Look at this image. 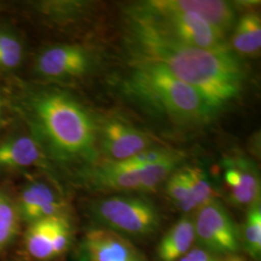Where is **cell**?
<instances>
[{
	"label": "cell",
	"mask_w": 261,
	"mask_h": 261,
	"mask_svg": "<svg viewBox=\"0 0 261 261\" xmlns=\"http://www.w3.org/2000/svg\"><path fill=\"white\" fill-rule=\"evenodd\" d=\"M84 181L94 189L118 192H140L139 168H129L118 162L106 161L84 170Z\"/></svg>",
	"instance_id": "cell-12"
},
{
	"label": "cell",
	"mask_w": 261,
	"mask_h": 261,
	"mask_svg": "<svg viewBox=\"0 0 261 261\" xmlns=\"http://www.w3.org/2000/svg\"><path fill=\"white\" fill-rule=\"evenodd\" d=\"M228 261H242L240 258H238V257H233V258H231V259H229Z\"/></svg>",
	"instance_id": "cell-28"
},
{
	"label": "cell",
	"mask_w": 261,
	"mask_h": 261,
	"mask_svg": "<svg viewBox=\"0 0 261 261\" xmlns=\"http://www.w3.org/2000/svg\"><path fill=\"white\" fill-rule=\"evenodd\" d=\"M196 241L195 223L185 216L174 224L159 243L157 253L161 261H178Z\"/></svg>",
	"instance_id": "cell-15"
},
{
	"label": "cell",
	"mask_w": 261,
	"mask_h": 261,
	"mask_svg": "<svg viewBox=\"0 0 261 261\" xmlns=\"http://www.w3.org/2000/svg\"><path fill=\"white\" fill-rule=\"evenodd\" d=\"M243 244L247 252L254 259H258L261 253L260 203L249 207L243 227Z\"/></svg>",
	"instance_id": "cell-22"
},
{
	"label": "cell",
	"mask_w": 261,
	"mask_h": 261,
	"mask_svg": "<svg viewBox=\"0 0 261 261\" xmlns=\"http://www.w3.org/2000/svg\"><path fill=\"white\" fill-rule=\"evenodd\" d=\"M183 159L180 152L161 162L144 166L139 168L140 179V193H150L157 189L165 180H167L176 169Z\"/></svg>",
	"instance_id": "cell-18"
},
{
	"label": "cell",
	"mask_w": 261,
	"mask_h": 261,
	"mask_svg": "<svg viewBox=\"0 0 261 261\" xmlns=\"http://www.w3.org/2000/svg\"><path fill=\"white\" fill-rule=\"evenodd\" d=\"M92 56L84 47L56 45L41 51L35 60V72L48 80L75 79L86 75L92 67Z\"/></svg>",
	"instance_id": "cell-7"
},
{
	"label": "cell",
	"mask_w": 261,
	"mask_h": 261,
	"mask_svg": "<svg viewBox=\"0 0 261 261\" xmlns=\"http://www.w3.org/2000/svg\"><path fill=\"white\" fill-rule=\"evenodd\" d=\"M224 178L229 189V199L236 206L259 203L260 180L256 167L248 159H226Z\"/></svg>",
	"instance_id": "cell-8"
},
{
	"label": "cell",
	"mask_w": 261,
	"mask_h": 261,
	"mask_svg": "<svg viewBox=\"0 0 261 261\" xmlns=\"http://www.w3.org/2000/svg\"><path fill=\"white\" fill-rule=\"evenodd\" d=\"M127 86L140 101L180 121L203 123L218 112L196 88L155 62L138 60Z\"/></svg>",
	"instance_id": "cell-3"
},
{
	"label": "cell",
	"mask_w": 261,
	"mask_h": 261,
	"mask_svg": "<svg viewBox=\"0 0 261 261\" xmlns=\"http://www.w3.org/2000/svg\"><path fill=\"white\" fill-rule=\"evenodd\" d=\"M45 9L43 12L47 15H57V16H71L75 15L82 11L84 4L81 2H71V1H62V2H45V4L41 3Z\"/></svg>",
	"instance_id": "cell-25"
},
{
	"label": "cell",
	"mask_w": 261,
	"mask_h": 261,
	"mask_svg": "<svg viewBox=\"0 0 261 261\" xmlns=\"http://www.w3.org/2000/svg\"><path fill=\"white\" fill-rule=\"evenodd\" d=\"M24 47L21 40L10 30H0V71H13L22 62Z\"/></svg>",
	"instance_id": "cell-20"
},
{
	"label": "cell",
	"mask_w": 261,
	"mask_h": 261,
	"mask_svg": "<svg viewBox=\"0 0 261 261\" xmlns=\"http://www.w3.org/2000/svg\"><path fill=\"white\" fill-rule=\"evenodd\" d=\"M166 189L168 196L183 212L189 213L198 209L183 169L175 170L167 179Z\"/></svg>",
	"instance_id": "cell-21"
},
{
	"label": "cell",
	"mask_w": 261,
	"mask_h": 261,
	"mask_svg": "<svg viewBox=\"0 0 261 261\" xmlns=\"http://www.w3.org/2000/svg\"><path fill=\"white\" fill-rule=\"evenodd\" d=\"M231 43L242 56H257L261 47L260 18L253 13L243 16L235 25Z\"/></svg>",
	"instance_id": "cell-16"
},
{
	"label": "cell",
	"mask_w": 261,
	"mask_h": 261,
	"mask_svg": "<svg viewBox=\"0 0 261 261\" xmlns=\"http://www.w3.org/2000/svg\"><path fill=\"white\" fill-rule=\"evenodd\" d=\"M19 221L17 203L7 193L0 191V252L18 233Z\"/></svg>",
	"instance_id": "cell-19"
},
{
	"label": "cell",
	"mask_w": 261,
	"mask_h": 261,
	"mask_svg": "<svg viewBox=\"0 0 261 261\" xmlns=\"http://www.w3.org/2000/svg\"><path fill=\"white\" fill-rule=\"evenodd\" d=\"M127 14L144 20L161 32L192 47L210 50H228L224 36L194 13L168 9L157 0L134 4Z\"/></svg>",
	"instance_id": "cell-4"
},
{
	"label": "cell",
	"mask_w": 261,
	"mask_h": 261,
	"mask_svg": "<svg viewBox=\"0 0 261 261\" xmlns=\"http://www.w3.org/2000/svg\"><path fill=\"white\" fill-rule=\"evenodd\" d=\"M195 223L196 240L213 254H231L240 245V234L224 206L214 200L198 208Z\"/></svg>",
	"instance_id": "cell-6"
},
{
	"label": "cell",
	"mask_w": 261,
	"mask_h": 261,
	"mask_svg": "<svg viewBox=\"0 0 261 261\" xmlns=\"http://www.w3.org/2000/svg\"><path fill=\"white\" fill-rule=\"evenodd\" d=\"M53 218L38 220L29 224L25 233V248L28 253L38 260L54 258L51 248Z\"/></svg>",
	"instance_id": "cell-17"
},
{
	"label": "cell",
	"mask_w": 261,
	"mask_h": 261,
	"mask_svg": "<svg viewBox=\"0 0 261 261\" xmlns=\"http://www.w3.org/2000/svg\"><path fill=\"white\" fill-rule=\"evenodd\" d=\"M12 106L47 161L61 165L95 161L93 118L71 94L23 83L13 94Z\"/></svg>",
	"instance_id": "cell-1"
},
{
	"label": "cell",
	"mask_w": 261,
	"mask_h": 261,
	"mask_svg": "<svg viewBox=\"0 0 261 261\" xmlns=\"http://www.w3.org/2000/svg\"><path fill=\"white\" fill-rule=\"evenodd\" d=\"M128 15L130 41L139 56L165 67L190 84L217 112L242 89L244 72L231 49L210 50L183 44L144 20Z\"/></svg>",
	"instance_id": "cell-2"
},
{
	"label": "cell",
	"mask_w": 261,
	"mask_h": 261,
	"mask_svg": "<svg viewBox=\"0 0 261 261\" xmlns=\"http://www.w3.org/2000/svg\"><path fill=\"white\" fill-rule=\"evenodd\" d=\"M190 261H219L217 256L202 248L191 249L185 254Z\"/></svg>",
	"instance_id": "cell-26"
},
{
	"label": "cell",
	"mask_w": 261,
	"mask_h": 261,
	"mask_svg": "<svg viewBox=\"0 0 261 261\" xmlns=\"http://www.w3.org/2000/svg\"><path fill=\"white\" fill-rule=\"evenodd\" d=\"M1 115H2V100H1V96H0V119H1Z\"/></svg>",
	"instance_id": "cell-27"
},
{
	"label": "cell",
	"mask_w": 261,
	"mask_h": 261,
	"mask_svg": "<svg viewBox=\"0 0 261 261\" xmlns=\"http://www.w3.org/2000/svg\"><path fill=\"white\" fill-rule=\"evenodd\" d=\"M157 2L159 5L168 9L196 14L224 36L235 24V10L233 5L227 1L157 0Z\"/></svg>",
	"instance_id": "cell-14"
},
{
	"label": "cell",
	"mask_w": 261,
	"mask_h": 261,
	"mask_svg": "<svg viewBox=\"0 0 261 261\" xmlns=\"http://www.w3.org/2000/svg\"><path fill=\"white\" fill-rule=\"evenodd\" d=\"M72 237L71 224L65 215H58L53 218L51 248L54 257L63 253L68 249Z\"/></svg>",
	"instance_id": "cell-24"
},
{
	"label": "cell",
	"mask_w": 261,
	"mask_h": 261,
	"mask_svg": "<svg viewBox=\"0 0 261 261\" xmlns=\"http://www.w3.org/2000/svg\"><path fill=\"white\" fill-rule=\"evenodd\" d=\"M47 159L29 135H15L0 141V172L46 167Z\"/></svg>",
	"instance_id": "cell-13"
},
{
	"label": "cell",
	"mask_w": 261,
	"mask_h": 261,
	"mask_svg": "<svg viewBox=\"0 0 261 261\" xmlns=\"http://www.w3.org/2000/svg\"><path fill=\"white\" fill-rule=\"evenodd\" d=\"M101 145L103 154L112 162H123L152 147L147 135L119 121L105 125Z\"/></svg>",
	"instance_id": "cell-10"
},
{
	"label": "cell",
	"mask_w": 261,
	"mask_h": 261,
	"mask_svg": "<svg viewBox=\"0 0 261 261\" xmlns=\"http://www.w3.org/2000/svg\"><path fill=\"white\" fill-rule=\"evenodd\" d=\"M84 246L88 261H146L128 239L103 227L88 231Z\"/></svg>",
	"instance_id": "cell-9"
},
{
	"label": "cell",
	"mask_w": 261,
	"mask_h": 261,
	"mask_svg": "<svg viewBox=\"0 0 261 261\" xmlns=\"http://www.w3.org/2000/svg\"><path fill=\"white\" fill-rule=\"evenodd\" d=\"M64 201L47 183L33 181L24 187L17 202L19 219L28 224L64 214Z\"/></svg>",
	"instance_id": "cell-11"
},
{
	"label": "cell",
	"mask_w": 261,
	"mask_h": 261,
	"mask_svg": "<svg viewBox=\"0 0 261 261\" xmlns=\"http://www.w3.org/2000/svg\"><path fill=\"white\" fill-rule=\"evenodd\" d=\"M182 169L198 208L216 200V193L211 181L202 168L190 167Z\"/></svg>",
	"instance_id": "cell-23"
},
{
	"label": "cell",
	"mask_w": 261,
	"mask_h": 261,
	"mask_svg": "<svg viewBox=\"0 0 261 261\" xmlns=\"http://www.w3.org/2000/svg\"><path fill=\"white\" fill-rule=\"evenodd\" d=\"M90 214L103 228L120 235L143 237L155 233L161 224L156 206L145 198L114 196L96 200Z\"/></svg>",
	"instance_id": "cell-5"
}]
</instances>
